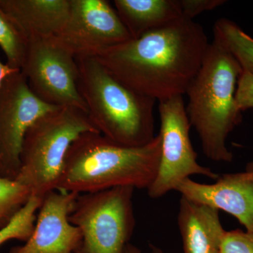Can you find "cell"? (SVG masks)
Instances as JSON below:
<instances>
[{"instance_id": "1", "label": "cell", "mask_w": 253, "mask_h": 253, "mask_svg": "<svg viewBox=\"0 0 253 253\" xmlns=\"http://www.w3.org/2000/svg\"><path fill=\"white\" fill-rule=\"evenodd\" d=\"M209 44L201 24L181 18L95 59L128 87L161 101L186 94Z\"/></svg>"}, {"instance_id": "2", "label": "cell", "mask_w": 253, "mask_h": 253, "mask_svg": "<svg viewBox=\"0 0 253 253\" xmlns=\"http://www.w3.org/2000/svg\"><path fill=\"white\" fill-rule=\"evenodd\" d=\"M161 153L159 134L131 147L100 133H84L68 149L56 190L78 195L116 187L147 190L157 175Z\"/></svg>"}, {"instance_id": "3", "label": "cell", "mask_w": 253, "mask_h": 253, "mask_svg": "<svg viewBox=\"0 0 253 253\" xmlns=\"http://www.w3.org/2000/svg\"><path fill=\"white\" fill-rule=\"evenodd\" d=\"M241 73L242 68L234 56L213 41L186 90L190 124L199 136L205 156L214 162L233 160L226 139L241 121L236 91Z\"/></svg>"}, {"instance_id": "4", "label": "cell", "mask_w": 253, "mask_h": 253, "mask_svg": "<svg viewBox=\"0 0 253 253\" xmlns=\"http://www.w3.org/2000/svg\"><path fill=\"white\" fill-rule=\"evenodd\" d=\"M78 86L96 130L122 146H141L154 139L156 100L113 77L95 58H76Z\"/></svg>"}, {"instance_id": "5", "label": "cell", "mask_w": 253, "mask_h": 253, "mask_svg": "<svg viewBox=\"0 0 253 253\" xmlns=\"http://www.w3.org/2000/svg\"><path fill=\"white\" fill-rule=\"evenodd\" d=\"M89 131L99 133L81 110L59 107L46 113L25 134L15 180L43 199L56 190L71 144Z\"/></svg>"}, {"instance_id": "6", "label": "cell", "mask_w": 253, "mask_h": 253, "mask_svg": "<svg viewBox=\"0 0 253 253\" xmlns=\"http://www.w3.org/2000/svg\"><path fill=\"white\" fill-rule=\"evenodd\" d=\"M131 187H116L79 194L69 220L81 231L74 253H123L134 228Z\"/></svg>"}, {"instance_id": "7", "label": "cell", "mask_w": 253, "mask_h": 253, "mask_svg": "<svg viewBox=\"0 0 253 253\" xmlns=\"http://www.w3.org/2000/svg\"><path fill=\"white\" fill-rule=\"evenodd\" d=\"M158 103L161 153L157 175L147 189L150 197L159 199L176 191L191 176H205L216 180L219 174L198 162V154L190 139L191 126L183 96Z\"/></svg>"}, {"instance_id": "8", "label": "cell", "mask_w": 253, "mask_h": 253, "mask_svg": "<svg viewBox=\"0 0 253 253\" xmlns=\"http://www.w3.org/2000/svg\"><path fill=\"white\" fill-rule=\"evenodd\" d=\"M21 72L30 89L42 101L57 107H72L87 114L78 89L76 57L55 37L28 41Z\"/></svg>"}, {"instance_id": "9", "label": "cell", "mask_w": 253, "mask_h": 253, "mask_svg": "<svg viewBox=\"0 0 253 253\" xmlns=\"http://www.w3.org/2000/svg\"><path fill=\"white\" fill-rule=\"evenodd\" d=\"M57 108L31 91L21 71L3 80L0 86V176L15 179L26 131L40 118Z\"/></svg>"}, {"instance_id": "10", "label": "cell", "mask_w": 253, "mask_h": 253, "mask_svg": "<svg viewBox=\"0 0 253 253\" xmlns=\"http://www.w3.org/2000/svg\"><path fill=\"white\" fill-rule=\"evenodd\" d=\"M55 38L76 58H95L132 39L106 0H70L67 20Z\"/></svg>"}, {"instance_id": "11", "label": "cell", "mask_w": 253, "mask_h": 253, "mask_svg": "<svg viewBox=\"0 0 253 253\" xmlns=\"http://www.w3.org/2000/svg\"><path fill=\"white\" fill-rule=\"evenodd\" d=\"M78 194L67 191L48 193L42 199L34 229L25 244L9 253H74L81 244L79 229L69 220Z\"/></svg>"}, {"instance_id": "12", "label": "cell", "mask_w": 253, "mask_h": 253, "mask_svg": "<svg viewBox=\"0 0 253 253\" xmlns=\"http://www.w3.org/2000/svg\"><path fill=\"white\" fill-rule=\"evenodd\" d=\"M215 181L202 184L189 178L176 191L190 201L229 213L253 233V162L244 172L219 175Z\"/></svg>"}, {"instance_id": "13", "label": "cell", "mask_w": 253, "mask_h": 253, "mask_svg": "<svg viewBox=\"0 0 253 253\" xmlns=\"http://www.w3.org/2000/svg\"><path fill=\"white\" fill-rule=\"evenodd\" d=\"M0 7L29 41L59 34L67 20L70 0H0Z\"/></svg>"}, {"instance_id": "14", "label": "cell", "mask_w": 253, "mask_h": 253, "mask_svg": "<svg viewBox=\"0 0 253 253\" xmlns=\"http://www.w3.org/2000/svg\"><path fill=\"white\" fill-rule=\"evenodd\" d=\"M177 222L184 253H221L226 231L217 209L181 196Z\"/></svg>"}, {"instance_id": "15", "label": "cell", "mask_w": 253, "mask_h": 253, "mask_svg": "<svg viewBox=\"0 0 253 253\" xmlns=\"http://www.w3.org/2000/svg\"><path fill=\"white\" fill-rule=\"evenodd\" d=\"M113 2L132 38L182 18L179 0H115Z\"/></svg>"}, {"instance_id": "16", "label": "cell", "mask_w": 253, "mask_h": 253, "mask_svg": "<svg viewBox=\"0 0 253 253\" xmlns=\"http://www.w3.org/2000/svg\"><path fill=\"white\" fill-rule=\"evenodd\" d=\"M213 34V41L234 56L242 71L253 76V38L226 18H219L216 21Z\"/></svg>"}, {"instance_id": "17", "label": "cell", "mask_w": 253, "mask_h": 253, "mask_svg": "<svg viewBox=\"0 0 253 253\" xmlns=\"http://www.w3.org/2000/svg\"><path fill=\"white\" fill-rule=\"evenodd\" d=\"M28 46L27 38L0 7V47L6 55V65L15 71H21Z\"/></svg>"}, {"instance_id": "18", "label": "cell", "mask_w": 253, "mask_h": 253, "mask_svg": "<svg viewBox=\"0 0 253 253\" xmlns=\"http://www.w3.org/2000/svg\"><path fill=\"white\" fill-rule=\"evenodd\" d=\"M42 202V198L32 196L9 224L0 229V246L11 240L24 242L28 241L34 229L36 212L39 211Z\"/></svg>"}, {"instance_id": "19", "label": "cell", "mask_w": 253, "mask_h": 253, "mask_svg": "<svg viewBox=\"0 0 253 253\" xmlns=\"http://www.w3.org/2000/svg\"><path fill=\"white\" fill-rule=\"evenodd\" d=\"M31 196L27 186L0 176V229L9 224Z\"/></svg>"}, {"instance_id": "20", "label": "cell", "mask_w": 253, "mask_h": 253, "mask_svg": "<svg viewBox=\"0 0 253 253\" xmlns=\"http://www.w3.org/2000/svg\"><path fill=\"white\" fill-rule=\"evenodd\" d=\"M221 253H253V233L226 231L221 240Z\"/></svg>"}, {"instance_id": "21", "label": "cell", "mask_w": 253, "mask_h": 253, "mask_svg": "<svg viewBox=\"0 0 253 253\" xmlns=\"http://www.w3.org/2000/svg\"><path fill=\"white\" fill-rule=\"evenodd\" d=\"M236 107L240 112L253 108V76L242 71L236 91Z\"/></svg>"}, {"instance_id": "22", "label": "cell", "mask_w": 253, "mask_h": 253, "mask_svg": "<svg viewBox=\"0 0 253 253\" xmlns=\"http://www.w3.org/2000/svg\"><path fill=\"white\" fill-rule=\"evenodd\" d=\"M182 18L193 20L205 11H212L224 4V0H179Z\"/></svg>"}, {"instance_id": "23", "label": "cell", "mask_w": 253, "mask_h": 253, "mask_svg": "<svg viewBox=\"0 0 253 253\" xmlns=\"http://www.w3.org/2000/svg\"><path fill=\"white\" fill-rule=\"evenodd\" d=\"M15 70L11 69L6 64H3L0 61V86H1V83H2L3 80L8 75L10 74L12 72H14Z\"/></svg>"}, {"instance_id": "24", "label": "cell", "mask_w": 253, "mask_h": 253, "mask_svg": "<svg viewBox=\"0 0 253 253\" xmlns=\"http://www.w3.org/2000/svg\"><path fill=\"white\" fill-rule=\"evenodd\" d=\"M143 253V252L139 248L134 246V245L128 244L126 245V249H125L124 253Z\"/></svg>"}, {"instance_id": "25", "label": "cell", "mask_w": 253, "mask_h": 253, "mask_svg": "<svg viewBox=\"0 0 253 253\" xmlns=\"http://www.w3.org/2000/svg\"><path fill=\"white\" fill-rule=\"evenodd\" d=\"M149 247L150 249H151V253H165L162 249L154 246V245L150 244Z\"/></svg>"}]
</instances>
